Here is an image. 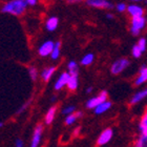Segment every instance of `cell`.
I'll return each mask as SVG.
<instances>
[{
    "label": "cell",
    "mask_w": 147,
    "mask_h": 147,
    "mask_svg": "<svg viewBox=\"0 0 147 147\" xmlns=\"http://www.w3.org/2000/svg\"><path fill=\"white\" fill-rule=\"evenodd\" d=\"M26 5H28L26 0H12L4 4L2 7V12L15 16H20L25 12Z\"/></svg>",
    "instance_id": "1"
},
{
    "label": "cell",
    "mask_w": 147,
    "mask_h": 147,
    "mask_svg": "<svg viewBox=\"0 0 147 147\" xmlns=\"http://www.w3.org/2000/svg\"><path fill=\"white\" fill-rule=\"evenodd\" d=\"M146 25V18L144 16H140V17H132L131 19V25H130V32L132 35H139L141 31L145 28Z\"/></svg>",
    "instance_id": "2"
},
{
    "label": "cell",
    "mask_w": 147,
    "mask_h": 147,
    "mask_svg": "<svg viewBox=\"0 0 147 147\" xmlns=\"http://www.w3.org/2000/svg\"><path fill=\"white\" fill-rule=\"evenodd\" d=\"M129 65V60H127L126 58H121L118 59L117 61H115L110 67V71L113 75H119L125 69L127 66Z\"/></svg>",
    "instance_id": "3"
},
{
    "label": "cell",
    "mask_w": 147,
    "mask_h": 147,
    "mask_svg": "<svg viewBox=\"0 0 147 147\" xmlns=\"http://www.w3.org/2000/svg\"><path fill=\"white\" fill-rule=\"evenodd\" d=\"M106 100H107V92L103 90L99 96L89 99L88 101H87V103H86V107L89 108V109L95 108L96 106H98L100 103H102L103 101H106Z\"/></svg>",
    "instance_id": "4"
},
{
    "label": "cell",
    "mask_w": 147,
    "mask_h": 147,
    "mask_svg": "<svg viewBox=\"0 0 147 147\" xmlns=\"http://www.w3.org/2000/svg\"><path fill=\"white\" fill-rule=\"evenodd\" d=\"M113 136V131L111 128H106L101 132V135L99 137L98 141H97V145L98 146H103V145L107 144L108 142L111 140Z\"/></svg>",
    "instance_id": "5"
},
{
    "label": "cell",
    "mask_w": 147,
    "mask_h": 147,
    "mask_svg": "<svg viewBox=\"0 0 147 147\" xmlns=\"http://www.w3.org/2000/svg\"><path fill=\"white\" fill-rule=\"evenodd\" d=\"M54 45L55 43L51 41V40H47L43 43L42 45L40 46L39 49H38V53L41 57H47V56H51L53 52V49H54Z\"/></svg>",
    "instance_id": "6"
},
{
    "label": "cell",
    "mask_w": 147,
    "mask_h": 147,
    "mask_svg": "<svg viewBox=\"0 0 147 147\" xmlns=\"http://www.w3.org/2000/svg\"><path fill=\"white\" fill-rule=\"evenodd\" d=\"M87 4L98 9H111L113 4L107 0H87Z\"/></svg>",
    "instance_id": "7"
},
{
    "label": "cell",
    "mask_w": 147,
    "mask_h": 147,
    "mask_svg": "<svg viewBox=\"0 0 147 147\" xmlns=\"http://www.w3.org/2000/svg\"><path fill=\"white\" fill-rule=\"evenodd\" d=\"M128 14L131 17H140V16H144V9L143 7H141L140 5H137V4H131V5L127 6V9H126Z\"/></svg>",
    "instance_id": "8"
},
{
    "label": "cell",
    "mask_w": 147,
    "mask_h": 147,
    "mask_svg": "<svg viewBox=\"0 0 147 147\" xmlns=\"http://www.w3.org/2000/svg\"><path fill=\"white\" fill-rule=\"evenodd\" d=\"M42 130L43 127L42 125H38L34 130V135H33V139H32V147H37L39 145L40 141H41V136H42Z\"/></svg>",
    "instance_id": "9"
},
{
    "label": "cell",
    "mask_w": 147,
    "mask_h": 147,
    "mask_svg": "<svg viewBox=\"0 0 147 147\" xmlns=\"http://www.w3.org/2000/svg\"><path fill=\"white\" fill-rule=\"evenodd\" d=\"M69 78V73H62L61 76L59 77V79L55 83V89L56 90H60L63 88L65 85H67V81Z\"/></svg>",
    "instance_id": "10"
},
{
    "label": "cell",
    "mask_w": 147,
    "mask_h": 147,
    "mask_svg": "<svg viewBox=\"0 0 147 147\" xmlns=\"http://www.w3.org/2000/svg\"><path fill=\"white\" fill-rule=\"evenodd\" d=\"M147 97V87L144 89H142L140 92H136L135 95L132 96V98L130 99V104H137L139 102H141L143 99H145Z\"/></svg>",
    "instance_id": "11"
},
{
    "label": "cell",
    "mask_w": 147,
    "mask_h": 147,
    "mask_svg": "<svg viewBox=\"0 0 147 147\" xmlns=\"http://www.w3.org/2000/svg\"><path fill=\"white\" fill-rule=\"evenodd\" d=\"M147 81V66L143 65L139 71V76L137 77V79L135 81L136 85H141L143 83H145Z\"/></svg>",
    "instance_id": "12"
},
{
    "label": "cell",
    "mask_w": 147,
    "mask_h": 147,
    "mask_svg": "<svg viewBox=\"0 0 147 147\" xmlns=\"http://www.w3.org/2000/svg\"><path fill=\"white\" fill-rule=\"evenodd\" d=\"M110 107H111V102L106 100V101H103L102 103H100L98 106H96L94 109H95L96 115H101V113H106Z\"/></svg>",
    "instance_id": "13"
},
{
    "label": "cell",
    "mask_w": 147,
    "mask_h": 147,
    "mask_svg": "<svg viewBox=\"0 0 147 147\" xmlns=\"http://www.w3.org/2000/svg\"><path fill=\"white\" fill-rule=\"evenodd\" d=\"M67 87L69 90H76L78 88V73L69 74L67 81Z\"/></svg>",
    "instance_id": "14"
},
{
    "label": "cell",
    "mask_w": 147,
    "mask_h": 147,
    "mask_svg": "<svg viewBox=\"0 0 147 147\" xmlns=\"http://www.w3.org/2000/svg\"><path fill=\"white\" fill-rule=\"evenodd\" d=\"M59 19L57 17H51L46 21V30L49 32H54L56 28H58Z\"/></svg>",
    "instance_id": "15"
},
{
    "label": "cell",
    "mask_w": 147,
    "mask_h": 147,
    "mask_svg": "<svg viewBox=\"0 0 147 147\" xmlns=\"http://www.w3.org/2000/svg\"><path fill=\"white\" fill-rule=\"evenodd\" d=\"M83 116V113L81 111H77V113H69L67 117H66V119H65V124L66 125H71L73 123H75L77 121V119H79L81 117Z\"/></svg>",
    "instance_id": "16"
},
{
    "label": "cell",
    "mask_w": 147,
    "mask_h": 147,
    "mask_svg": "<svg viewBox=\"0 0 147 147\" xmlns=\"http://www.w3.org/2000/svg\"><path fill=\"white\" fill-rule=\"evenodd\" d=\"M55 71H56V67H54V66H52V67H47L42 71L41 76H42L43 80H44L45 82H47V81H49V79L52 78V76L54 75Z\"/></svg>",
    "instance_id": "17"
},
{
    "label": "cell",
    "mask_w": 147,
    "mask_h": 147,
    "mask_svg": "<svg viewBox=\"0 0 147 147\" xmlns=\"http://www.w3.org/2000/svg\"><path fill=\"white\" fill-rule=\"evenodd\" d=\"M55 113H56V106H53V107L49 108V110L47 111V113H46L45 116V123L47 125H49L53 122V120L55 118Z\"/></svg>",
    "instance_id": "18"
},
{
    "label": "cell",
    "mask_w": 147,
    "mask_h": 147,
    "mask_svg": "<svg viewBox=\"0 0 147 147\" xmlns=\"http://www.w3.org/2000/svg\"><path fill=\"white\" fill-rule=\"evenodd\" d=\"M60 42H56L55 45H54V49H53V52L51 54V57H52L53 60H56V59L59 58V56H60Z\"/></svg>",
    "instance_id": "19"
},
{
    "label": "cell",
    "mask_w": 147,
    "mask_h": 147,
    "mask_svg": "<svg viewBox=\"0 0 147 147\" xmlns=\"http://www.w3.org/2000/svg\"><path fill=\"white\" fill-rule=\"evenodd\" d=\"M94 58H95V56L92 55V54H87V55H85L82 58V60H81V64L85 65V66L92 64V61H94Z\"/></svg>",
    "instance_id": "20"
},
{
    "label": "cell",
    "mask_w": 147,
    "mask_h": 147,
    "mask_svg": "<svg viewBox=\"0 0 147 147\" xmlns=\"http://www.w3.org/2000/svg\"><path fill=\"white\" fill-rule=\"evenodd\" d=\"M136 146L137 147H145L147 146V136L146 135H142L140 138L136 141Z\"/></svg>",
    "instance_id": "21"
},
{
    "label": "cell",
    "mask_w": 147,
    "mask_h": 147,
    "mask_svg": "<svg viewBox=\"0 0 147 147\" xmlns=\"http://www.w3.org/2000/svg\"><path fill=\"white\" fill-rule=\"evenodd\" d=\"M67 68H68V73L69 74L78 73V64H77V62H75V61L69 62L67 64Z\"/></svg>",
    "instance_id": "22"
},
{
    "label": "cell",
    "mask_w": 147,
    "mask_h": 147,
    "mask_svg": "<svg viewBox=\"0 0 147 147\" xmlns=\"http://www.w3.org/2000/svg\"><path fill=\"white\" fill-rule=\"evenodd\" d=\"M131 54H132V56H134L135 58H140V57H141V55L143 54V52H142L141 49L139 47L138 44H136V45L132 47Z\"/></svg>",
    "instance_id": "23"
},
{
    "label": "cell",
    "mask_w": 147,
    "mask_h": 147,
    "mask_svg": "<svg viewBox=\"0 0 147 147\" xmlns=\"http://www.w3.org/2000/svg\"><path fill=\"white\" fill-rule=\"evenodd\" d=\"M144 127H147V108H146V110H145L143 117H142L141 122H140V129L144 128Z\"/></svg>",
    "instance_id": "24"
},
{
    "label": "cell",
    "mask_w": 147,
    "mask_h": 147,
    "mask_svg": "<svg viewBox=\"0 0 147 147\" xmlns=\"http://www.w3.org/2000/svg\"><path fill=\"white\" fill-rule=\"evenodd\" d=\"M138 45L139 47L141 49L142 52H145V49H146V46H147V41L145 38H141V39L138 41Z\"/></svg>",
    "instance_id": "25"
},
{
    "label": "cell",
    "mask_w": 147,
    "mask_h": 147,
    "mask_svg": "<svg viewBox=\"0 0 147 147\" xmlns=\"http://www.w3.org/2000/svg\"><path fill=\"white\" fill-rule=\"evenodd\" d=\"M28 73H30V76H31V78L33 80H36L37 77H38V71H37V69L34 67V66H32V67L28 68Z\"/></svg>",
    "instance_id": "26"
},
{
    "label": "cell",
    "mask_w": 147,
    "mask_h": 147,
    "mask_svg": "<svg viewBox=\"0 0 147 147\" xmlns=\"http://www.w3.org/2000/svg\"><path fill=\"white\" fill-rule=\"evenodd\" d=\"M76 110V108H75V106H68V107H65L64 109H63V115H69V113H74Z\"/></svg>",
    "instance_id": "27"
},
{
    "label": "cell",
    "mask_w": 147,
    "mask_h": 147,
    "mask_svg": "<svg viewBox=\"0 0 147 147\" xmlns=\"http://www.w3.org/2000/svg\"><path fill=\"white\" fill-rule=\"evenodd\" d=\"M117 9H118V12H124L127 9V6H126L125 3H119V4H117Z\"/></svg>",
    "instance_id": "28"
},
{
    "label": "cell",
    "mask_w": 147,
    "mask_h": 147,
    "mask_svg": "<svg viewBox=\"0 0 147 147\" xmlns=\"http://www.w3.org/2000/svg\"><path fill=\"white\" fill-rule=\"evenodd\" d=\"M16 146L17 147H22L23 146V142H22V140H20V139H17V140H16Z\"/></svg>",
    "instance_id": "29"
},
{
    "label": "cell",
    "mask_w": 147,
    "mask_h": 147,
    "mask_svg": "<svg viewBox=\"0 0 147 147\" xmlns=\"http://www.w3.org/2000/svg\"><path fill=\"white\" fill-rule=\"evenodd\" d=\"M26 2H28V5H35L37 3V0H26Z\"/></svg>",
    "instance_id": "30"
},
{
    "label": "cell",
    "mask_w": 147,
    "mask_h": 147,
    "mask_svg": "<svg viewBox=\"0 0 147 147\" xmlns=\"http://www.w3.org/2000/svg\"><path fill=\"white\" fill-rule=\"evenodd\" d=\"M79 132H80V127H78V128L74 131V136H78V135H79Z\"/></svg>",
    "instance_id": "31"
},
{
    "label": "cell",
    "mask_w": 147,
    "mask_h": 147,
    "mask_svg": "<svg viewBox=\"0 0 147 147\" xmlns=\"http://www.w3.org/2000/svg\"><path fill=\"white\" fill-rule=\"evenodd\" d=\"M92 92V87H88V88L86 89V92H87V94H90Z\"/></svg>",
    "instance_id": "32"
},
{
    "label": "cell",
    "mask_w": 147,
    "mask_h": 147,
    "mask_svg": "<svg viewBox=\"0 0 147 147\" xmlns=\"http://www.w3.org/2000/svg\"><path fill=\"white\" fill-rule=\"evenodd\" d=\"M106 17H107L108 19H113V16L111 15V14H107V15H106Z\"/></svg>",
    "instance_id": "33"
},
{
    "label": "cell",
    "mask_w": 147,
    "mask_h": 147,
    "mask_svg": "<svg viewBox=\"0 0 147 147\" xmlns=\"http://www.w3.org/2000/svg\"><path fill=\"white\" fill-rule=\"evenodd\" d=\"M71 2H79V1H82V0H69Z\"/></svg>",
    "instance_id": "34"
},
{
    "label": "cell",
    "mask_w": 147,
    "mask_h": 147,
    "mask_svg": "<svg viewBox=\"0 0 147 147\" xmlns=\"http://www.w3.org/2000/svg\"><path fill=\"white\" fill-rule=\"evenodd\" d=\"M129 1H134V2H138V1H141V0H129Z\"/></svg>",
    "instance_id": "35"
},
{
    "label": "cell",
    "mask_w": 147,
    "mask_h": 147,
    "mask_svg": "<svg viewBox=\"0 0 147 147\" xmlns=\"http://www.w3.org/2000/svg\"><path fill=\"white\" fill-rule=\"evenodd\" d=\"M1 126H2V123H0V127H1Z\"/></svg>",
    "instance_id": "36"
}]
</instances>
